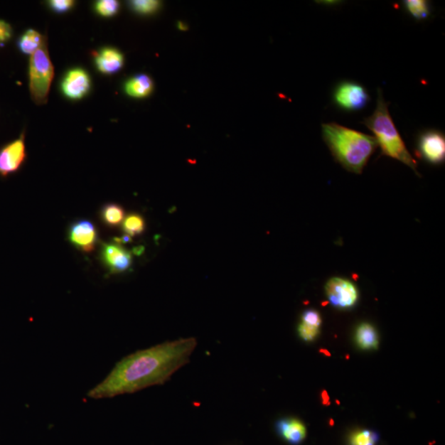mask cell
<instances>
[{"mask_svg": "<svg viewBox=\"0 0 445 445\" xmlns=\"http://www.w3.org/2000/svg\"><path fill=\"white\" fill-rule=\"evenodd\" d=\"M118 9L119 3L115 0H100L96 4V11L102 17H112Z\"/></svg>", "mask_w": 445, "mask_h": 445, "instance_id": "cell-21", "label": "cell"}, {"mask_svg": "<svg viewBox=\"0 0 445 445\" xmlns=\"http://www.w3.org/2000/svg\"><path fill=\"white\" fill-rule=\"evenodd\" d=\"M45 38L37 31L29 29L18 40V48L23 53L32 55L37 51Z\"/></svg>", "mask_w": 445, "mask_h": 445, "instance_id": "cell-16", "label": "cell"}, {"mask_svg": "<svg viewBox=\"0 0 445 445\" xmlns=\"http://www.w3.org/2000/svg\"><path fill=\"white\" fill-rule=\"evenodd\" d=\"M333 97L336 104L346 111L363 109L370 100L365 87L354 82H341L336 87Z\"/></svg>", "mask_w": 445, "mask_h": 445, "instance_id": "cell-6", "label": "cell"}, {"mask_svg": "<svg viewBox=\"0 0 445 445\" xmlns=\"http://www.w3.org/2000/svg\"><path fill=\"white\" fill-rule=\"evenodd\" d=\"M25 158L24 136H22L0 150V175L7 176L16 172Z\"/></svg>", "mask_w": 445, "mask_h": 445, "instance_id": "cell-11", "label": "cell"}, {"mask_svg": "<svg viewBox=\"0 0 445 445\" xmlns=\"http://www.w3.org/2000/svg\"><path fill=\"white\" fill-rule=\"evenodd\" d=\"M323 137L336 161L349 172L357 174L363 172L379 146L375 136L336 123L323 124Z\"/></svg>", "mask_w": 445, "mask_h": 445, "instance_id": "cell-2", "label": "cell"}, {"mask_svg": "<svg viewBox=\"0 0 445 445\" xmlns=\"http://www.w3.org/2000/svg\"><path fill=\"white\" fill-rule=\"evenodd\" d=\"M277 429L284 441L293 445L303 442L307 436L306 427L297 419H282L277 423Z\"/></svg>", "mask_w": 445, "mask_h": 445, "instance_id": "cell-12", "label": "cell"}, {"mask_svg": "<svg viewBox=\"0 0 445 445\" xmlns=\"http://www.w3.org/2000/svg\"><path fill=\"white\" fill-rule=\"evenodd\" d=\"M124 65L123 55L117 49H102L96 57L98 70L104 75H113L120 70Z\"/></svg>", "mask_w": 445, "mask_h": 445, "instance_id": "cell-13", "label": "cell"}, {"mask_svg": "<svg viewBox=\"0 0 445 445\" xmlns=\"http://www.w3.org/2000/svg\"><path fill=\"white\" fill-rule=\"evenodd\" d=\"M319 333L320 328L313 327V326L304 323H300L298 326V333L300 338L307 341V343H311V341L317 338Z\"/></svg>", "mask_w": 445, "mask_h": 445, "instance_id": "cell-22", "label": "cell"}, {"mask_svg": "<svg viewBox=\"0 0 445 445\" xmlns=\"http://www.w3.org/2000/svg\"><path fill=\"white\" fill-rule=\"evenodd\" d=\"M69 240L77 250L91 252L97 241L96 227L90 220L77 221L70 227Z\"/></svg>", "mask_w": 445, "mask_h": 445, "instance_id": "cell-9", "label": "cell"}, {"mask_svg": "<svg viewBox=\"0 0 445 445\" xmlns=\"http://www.w3.org/2000/svg\"><path fill=\"white\" fill-rule=\"evenodd\" d=\"M323 393H324V395H323V402L324 403V404H328L329 402V397L327 392H323Z\"/></svg>", "mask_w": 445, "mask_h": 445, "instance_id": "cell-27", "label": "cell"}, {"mask_svg": "<svg viewBox=\"0 0 445 445\" xmlns=\"http://www.w3.org/2000/svg\"><path fill=\"white\" fill-rule=\"evenodd\" d=\"M132 7L136 11L141 14H151L159 8V3L152 0H137L132 2Z\"/></svg>", "mask_w": 445, "mask_h": 445, "instance_id": "cell-23", "label": "cell"}, {"mask_svg": "<svg viewBox=\"0 0 445 445\" xmlns=\"http://www.w3.org/2000/svg\"><path fill=\"white\" fill-rule=\"evenodd\" d=\"M376 442V434L369 429L355 431L350 438V445H375Z\"/></svg>", "mask_w": 445, "mask_h": 445, "instance_id": "cell-20", "label": "cell"}, {"mask_svg": "<svg viewBox=\"0 0 445 445\" xmlns=\"http://www.w3.org/2000/svg\"><path fill=\"white\" fill-rule=\"evenodd\" d=\"M53 77L54 67L50 58L48 44L45 38L40 48L31 55L30 59V92L37 104H45L48 102Z\"/></svg>", "mask_w": 445, "mask_h": 445, "instance_id": "cell-4", "label": "cell"}, {"mask_svg": "<svg viewBox=\"0 0 445 445\" xmlns=\"http://www.w3.org/2000/svg\"><path fill=\"white\" fill-rule=\"evenodd\" d=\"M154 85L151 79L146 75L134 76L129 80L125 86L128 95L133 97H146L151 93Z\"/></svg>", "mask_w": 445, "mask_h": 445, "instance_id": "cell-15", "label": "cell"}, {"mask_svg": "<svg viewBox=\"0 0 445 445\" xmlns=\"http://www.w3.org/2000/svg\"><path fill=\"white\" fill-rule=\"evenodd\" d=\"M355 338L357 345L362 350H375L379 348V335L370 323L360 324L356 328Z\"/></svg>", "mask_w": 445, "mask_h": 445, "instance_id": "cell-14", "label": "cell"}, {"mask_svg": "<svg viewBox=\"0 0 445 445\" xmlns=\"http://www.w3.org/2000/svg\"><path fill=\"white\" fill-rule=\"evenodd\" d=\"M404 4L408 12L417 20L425 19L429 15V4L425 0H406Z\"/></svg>", "mask_w": 445, "mask_h": 445, "instance_id": "cell-19", "label": "cell"}, {"mask_svg": "<svg viewBox=\"0 0 445 445\" xmlns=\"http://www.w3.org/2000/svg\"><path fill=\"white\" fill-rule=\"evenodd\" d=\"M90 86L89 74L82 69H73L65 75L62 81L61 90L70 100H80L90 92Z\"/></svg>", "mask_w": 445, "mask_h": 445, "instance_id": "cell-10", "label": "cell"}, {"mask_svg": "<svg viewBox=\"0 0 445 445\" xmlns=\"http://www.w3.org/2000/svg\"><path fill=\"white\" fill-rule=\"evenodd\" d=\"M363 123L375 134L377 146H380L385 156L398 160L418 174L416 160L408 152L390 116L389 104L385 101L380 90L375 112L371 117L365 119Z\"/></svg>", "mask_w": 445, "mask_h": 445, "instance_id": "cell-3", "label": "cell"}, {"mask_svg": "<svg viewBox=\"0 0 445 445\" xmlns=\"http://www.w3.org/2000/svg\"><path fill=\"white\" fill-rule=\"evenodd\" d=\"M102 220L107 226L116 227L125 219V211L117 204H107L102 210Z\"/></svg>", "mask_w": 445, "mask_h": 445, "instance_id": "cell-17", "label": "cell"}, {"mask_svg": "<svg viewBox=\"0 0 445 445\" xmlns=\"http://www.w3.org/2000/svg\"><path fill=\"white\" fill-rule=\"evenodd\" d=\"M144 230L146 222L141 215H129L122 222V230L129 237L141 235Z\"/></svg>", "mask_w": 445, "mask_h": 445, "instance_id": "cell-18", "label": "cell"}, {"mask_svg": "<svg viewBox=\"0 0 445 445\" xmlns=\"http://www.w3.org/2000/svg\"><path fill=\"white\" fill-rule=\"evenodd\" d=\"M418 153L427 162L439 164L445 159V138L441 132L431 130L423 132L418 139Z\"/></svg>", "mask_w": 445, "mask_h": 445, "instance_id": "cell-7", "label": "cell"}, {"mask_svg": "<svg viewBox=\"0 0 445 445\" xmlns=\"http://www.w3.org/2000/svg\"><path fill=\"white\" fill-rule=\"evenodd\" d=\"M12 28L8 23L0 20V46L6 43L12 37Z\"/></svg>", "mask_w": 445, "mask_h": 445, "instance_id": "cell-26", "label": "cell"}, {"mask_svg": "<svg viewBox=\"0 0 445 445\" xmlns=\"http://www.w3.org/2000/svg\"><path fill=\"white\" fill-rule=\"evenodd\" d=\"M325 292L329 303L336 309H349L358 301V289L353 282L343 278L330 279L326 284Z\"/></svg>", "mask_w": 445, "mask_h": 445, "instance_id": "cell-5", "label": "cell"}, {"mask_svg": "<svg viewBox=\"0 0 445 445\" xmlns=\"http://www.w3.org/2000/svg\"><path fill=\"white\" fill-rule=\"evenodd\" d=\"M75 5L72 0H53L50 2V6L56 13H65L69 11Z\"/></svg>", "mask_w": 445, "mask_h": 445, "instance_id": "cell-25", "label": "cell"}, {"mask_svg": "<svg viewBox=\"0 0 445 445\" xmlns=\"http://www.w3.org/2000/svg\"><path fill=\"white\" fill-rule=\"evenodd\" d=\"M301 323L320 328L321 325H322V318H321L320 313L316 311V310L309 309L303 313Z\"/></svg>", "mask_w": 445, "mask_h": 445, "instance_id": "cell-24", "label": "cell"}, {"mask_svg": "<svg viewBox=\"0 0 445 445\" xmlns=\"http://www.w3.org/2000/svg\"><path fill=\"white\" fill-rule=\"evenodd\" d=\"M196 345L195 338L180 339L128 355L87 396L100 400L163 385L188 363Z\"/></svg>", "mask_w": 445, "mask_h": 445, "instance_id": "cell-1", "label": "cell"}, {"mask_svg": "<svg viewBox=\"0 0 445 445\" xmlns=\"http://www.w3.org/2000/svg\"><path fill=\"white\" fill-rule=\"evenodd\" d=\"M101 257L103 263L112 274L125 272L132 265V255L118 242L104 243Z\"/></svg>", "mask_w": 445, "mask_h": 445, "instance_id": "cell-8", "label": "cell"}]
</instances>
